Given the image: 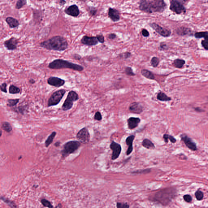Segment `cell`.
Wrapping results in <instances>:
<instances>
[{"mask_svg":"<svg viewBox=\"0 0 208 208\" xmlns=\"http://www.w3.org/2000/svg\"><path fill=\"white\" fill-rule=\"evenodd\" d=\"M18 44L19 41L18 39L15 37H12L5 41L3 45L8 50L14 51L17 49Z\"/></svg>","mask_w":208,"mask_h":208,"instance_id":"obj_15","label":"cell"},{"mask_svg":"<svg viewBox=\"0 0 208 208\" xmlns=\"http://www.w3.org/2000/svg\"><path fill=\"white\" fill-rule=\"evenodd\" d=\"M129 110L131 113L139 114L143 112V107L140 103L135 102L130 104Z\"/></svg>","mask_w":208,"mask_h":208,"instance_id":"obj_18","label":"cell"},{"mask_svg":"<svg viewBox=\"0 0 208 208\" xmlns=\"http://www.w3.org/2000/svg\"><path fill=\"white\" fill-rule=\"evenodd\" d=\"M94 118L97 121H101L102 119L101 113L100 112H96L94 116Z\"/></svg>","mask_w":208,"mask_h":208,"instance_id":"obj_43","label":"cell"},{"mask_svg":"<svg viewBox=\"0 0 208 208\" xmlns=\"http://www.w3.org/2000/svg\"><path fill=\"white\" fill-rule=\"evenodd\" d=\"M41 203L43 204L44 207L49 208H53V206L52 205L51 203L45 199H43L41 200Z\"/></svg>","mask_w":208,"mask_h":208,"instance_id":"obj_36","label":"cell"},{"mask_svg":"<svg viewBox=\"0 0 208 208\" xmlns=\"http://www.w3.org/2000/svg\"><path fill=\"white\" fill-rule=\"evenodd\" d=\"M19 100L17 99H9L8 100V104L7 105L9 107H12L16 105L19 102Z\"/></svg>","mask_w":208,"mask_h":208,"instance_id":"obj_40","label":"cell"},{"mask_svg":"<svg viewBox=\"0 0 208 208\" xmlns=\"http://www.w3.org/2000/svg\"><path fill=\"white\" fill-rule=\"evenodd\" d=\"M195 110L197 112H204V110H203V109H201L200 107H196V108H195Z\"/></svg>","mask_w":208,"mask_h":208,"instance_id":"obj_52","label":"cell"},{"mask_svg":"<svg viewBox=\"0 0 208 208\" xmlns=\"http://www.w3.org/2000/svg\"><path fill=\"white\" fill-rule=\"evenodd\" d=\"M96 37L97 38L99 43H101V44H103L104 43V37L102 34H99L97 35Z\"/></svg>","mask_w":208,"mask_h":208,"instance_id":"obj_45","label":"cell"},{"mask_svg":"<svg viewBox=\"0 0 208 208\" xmlns=\"http://www.w3.org/2000/svg\"><path fill=\"white\" fill-rule=\"evenodd\" d=\"M169 49L168 46L167 45L166 43L164 42H161L160 43L159 49L161 51H165L168 50Z\"/></svg>","mask_w":208,"mask_h":208,"instance_id":"obj_39","label":"cell"},{"mask_svg":"<svg viewBox=\"0 0 208 208\" xmlns=\"http://www.w3.org/2000/svg\"><path fill=\"white\" fill-rule=\"evenodd\" d=\"M142 35L144 37H148L150 36V33L146 29H142Z\"/></svg>","mask_w":208,"mask_h":208,"instance_id":"obj_47","label":"cell"},{"mask_svg":"<svg viewBox=\"0 0 208 208\" xmlns=\"http://www.w3.org/2000/svg\"><path fill=\"white\" fill-rule=\"evenodd\" d=\"M138 4L141 11L148 13H163L167 7L163 0H141Z\"/></svg>","mask_w":208,"mask_h":208,"instance_id":"obj_1","label":"cell"},{"mask_svg":"<svg viewBox=\"0 0 208 208\" xmlns=\"http://www.w3.org/2000/svg\"><path fill=\"white\" fill-rule=\"evenodd\" d=\"M87 10H88L89 15L91 16H95L97 13L98 11L96 7L90 6L88 7Z\"/></svg>","mask_w":208,"mask_h":208,"instance_id":"obj_31","label":"cell"},{"mask_svg":"<svg viewBox=\"0 0 208 208\" xmlns=\"http://www.w3.org/2000/svg\"><path fill=\"white\" fill-rule=\"evenodd\" d=\"M7 85L5 83H3L2 84H1L0 85V89H1V91L5 93H7Z\"/></svg>","mask_w":208,"mask_h":208,"instance_id":"obj_48","label":"cell"},{"mask_svg":"<svg viewBox=\"0 0 208 208\" xmlns=\"http://www.w3.org/2000/svg\"><path fill=\"white\" fill-rule=\"evenodd\" d=\"M141 73L143 76H144L146 78L150 80H154L155 78V76L154 74L149 70L143 69L141 70Z\"/></svg>","mask_w":208,"mask_h":208,"instance_id":"obj_22","label":"cell"},{"mask_svg":"<svg viewBox=\"0 0 208 208\" xmlns=\"http://www.w3.org/2000/svg\"><path fill=\"white\" fill-rule=\"evenodd\" d=\"M2 128L5 131L9 133L11 132L12 130V127H11V125L9 123L7 122H4L2 124Z\"/></svg>","mask_w":208,"mask_h":208,"instance_id":"obj_34","label":"cell"},{"mask_svg":"<svg viewBox=\"0 0 208 208\" xmlns=\"http://www.w3.org/2000/svg\"><path fill=\"white\" fill-rule=\"evenodd\" d=\"M29 82L31 84H34L35 83V80H34L33 79H32V78H31V79L29 80Z\"/></svg>","mask_w":208,"mask_h":208,"instance_id":"obj_54","label":"cell"},{"mask_svg":"<svg viewBox=\"0 0 208 208\" xmlns=\"http://www.w3.org/2000/svg\"><path fill=\"white\" fill-rule=\"evenodd\" d=\"M201 44L203 48L205 49L206 51L208 50V40L204 39V40H202L201 41Z\"/></svg>","mask_w":208,"mask_h":208,"instance_id":"obj_42","label":"cell"},{"mask_svg":"<svg viewBox=\"0 0 208 208\" xmlns=\"http://www.w3.org/2000/svg\"><path fill=\"white\" fill-rule=\"evenodd\" d=\"M149 25L152 29H154L157 33L163 37H169L171 35V31L170 30L164 28L156 23H150Z\"/></svg>","mask_w":208,"mask_h":208,"instance_id":"obj_9","label":"cell"},{"mask_svg":"<svg viewBox=\"0 0 208 208\" xmlns=\"http://www.w3.org/2000/svg\"><path fill=\"white\" fill-rule=\"evenodd\" d=\"M116 35L114 33H110L108 35V38L110 40H114V39H116Z\"/></svg>","mask_w":208,"mask_h":208,"instance_id":"obj_49","label":"cell"},{"mask_svg":"<svg viewBox=\"0 0 208 208\" xmlns=\"http://www.w3.org/2000/svg\"><path fill=\"white\" fill-rule=\"evenodd\" d=\"M2 135V131H0V137H1V136Z\"/></svg>","mask_w":208,"mask_h":208,"instance_id":"obj_55","label":"cell"},{"mask_svg":"<svg viewBox=\"0 0 208 208\" xmlns=\"http://www.w3.org/2000/svg\"><path fill=\"white\" fill-rule=\"evenodd\" d=\"M27 3V1L26 0H19L16 3L15 7L17 9H21L24 6L26 5Z\"/></svg>","mask_w":208,"mask_h":208,"instance_id":"obj_32","label":"cell"},{"mask_svg":"<svg viewBox=\"0 0 208 208\" xmlns=\"http://www.w3.org/2000/svg\"><path fill=\"white\" fill-rule=\"evenodd\" d=\"M126 74L129 76H136V74L133 71V69L131 67H126L124 71Z\"/></svg>","mask_w":208,"mask_h":208,"instance_id":"obj_35","label":"cell"},{"mask_svg":"<svg viewBox=\"0 0 208 208\" xmlns=\"http://www.w3.org/2000/svg\"><path fill=\"white\" fill-rule=\"evenodd\" d=\"M159 59L157 57V56H153V57H152V59H151V61H150V64H151V66L153 68H157L159 66Z\"/></svg>","mask_w":208,"mask_h":208,"instance_id":"obj_29","label":"cell"},{"mask_svg":"<svg viewBox=\"0 0 208 208\" xmlns=\"http://www.w3.org/2000/svg\"><path fill=\"white\" fill-rule=\"evenodd\" d=\"M64 12L68 16L74 18H77L80 14V10L77 5L75 4L69 6L65 8Z\"/></svg>","mask_w":208,"mask_h":208,"instance_id":"obj_12","label":"cell"},{"mask_svg":"<svg viewBox=\"0 0 208 208\" xmlns=\"http://www.w3.org/2000/svg\"><path fill=\"white\" fill-rule=\"evenodd\" d=\"M47 83L50 86L60 88L65 84V80L58 77L51 76L47 79Z\"/></svg>","mask_w":208,"mask_h":208,"instance_id":"obj_14","label":"cell"},{"mask_svg":"<svg viewBox=\"0 0 208 208\" xmlns=\"http://www.w3.org/2000/svg\"><path fill=\"white\" fill-rule=\"evenodd\" d=\"M80 142L76 140L70 141L66 143L63 146V149L61 152L62 157L66 158L74 153L80 147Z\"/></svg>","mask_w":208,"mask_h":208,"instance_id":"obj_4","label":"cell"},{"mask_svg":"<svg viewBox=\"0 0 208 208\" xmlns=\"http://www.w3.org/2000/svg\"><path fill=\"white\" fill-rule=\"evenodd\" d=\"M40 46L41 47L48 50L61 52L68 49V44L65 37L56 35L40 43Z\"/></svg>","mask_w":208,"mask_h":208,"instance_id":"obj_2","label":"cell"},{"mask_svg":"<svg viewBox=\"0 0 208 208\" xmlns=\"http://www.w3.org/2000/svg\"><path fill=\"white\" fill-rule=\"evenodd\" d=\"M1 199L5 202V203L7 204L8 205L10 206L12 208H16V205L13 202L11 201V200H9L6 198H5L4 197H1Z\"/></svg>","mask_w":208,"mask_h":208,"instance_id":"obj_37","label":"cell"},{"mask_svg":"<svg viewBox=\"0 0 208 208\" xmlns=\"http://www.w3.org/2000/svg\"><path fill=\"white\" fill-rule=\"evenodd\" d=\"M184 1L171 0L170 1L169 9L176 14H185L186 12V8L184 5Z\"/></svg>","mask_w":208,"mask_h":208,"instance_id":"obj_6","label":"cell"},{"mask_svg":"<svg viewBox=\"0 0 208 208\" xmlns=\"http://www.w3.org/2000/svg\"><path fill=\"white\" fill-rule=\"evenodd\" d=\"M73 57L74 59L77 60H80L81 59V56L79 54H74Z\"/></svg>","mask_w":208,"mask_h":208,"instance_id":"obj_50","label":"cell"},{"mask_svg":"<svg viewBox=\"0 0 208 208\" xmlns=\"http://www.w3.org/2000/svg\"><path fill=\"white\" fill-rule=\"evenodd\" d=\"M195 198L197 200L201 201L203 200V198H204V193L202 191L198 189L195 193Z\"/></svg>","mask_w":208,"mask_h":208,"instance_id":"obj_33","label":"cell"},{"mask_svg":"<svg viewBox=\"0 0 208 208\" xmlns=\"http://www.w3.org/2000/svg\"><path fill=\"white\" fill-rule=\"evenodd\" d=\"M76 138L79 142L83 144H87L90 140V135L88 128L84 127L80 129L76 134Z\"/></svg>","mask_w":208,"mask_h":208,"instance_id":"obj_8","label":"cell"},{"mask_svg":"<svg viewBox=\"0 0 208 208\" xmlns=\"http://www.w3.org/2000/svg\"><path fill=\"white\" fill-rule=\"evenodd\" d=\"M181 140L189 149L193 151H197V148L196 144L186 134H182L180 136Z\"/></svg>","mask_w":208,"mask_h":208,"instance_id":"obj_10","label":"cell"},{"mask_svg":"<svg viewBox=\"0 0 208 208\" xmlns=\"http://www.w3.org/2000/svg\"><path fill=\"white\" fill-rule=\"evenodd\" d=\"M21 92L20 88L14 85H11L9 88V93L11 94H19Z\"/></svg>","mask_w":208,"mask_h":208,"instance_id":"obj_30","label":"cell"},{"mask_svg":"<svg viewBox=\"0 0 208 208\" xmlns=\"http://www.w3.org/2000/svg\"><path fill=\"white\" fill-rule=\"evenodd\" d=\"M194 37L196 39H200V38H204V39L208 40V32L207 31H200L195 33L194 34Z\"/></svg>","mask_w":208,"mask_h":208,"instance_id":"obj_26","label":"cell"},{"mask_svg":"<svg viewBox=\"0 0 208 208\" xmlns=\"http://www.w3.org/2000/svg\"><path fill=\"white\" fill-rule=\"evenodd\" d=\"M186 61L184 59L177 58L173 61V65L175 68H177L182 69Z\"/></svg>","mask_w":208,"mask_h":208,"instance_id":"obj_25","label":"cell"},{"mask_svg":"<svg viewBox=\"0 0 208 208\" xmlns=\"http://www.w3.org/2000/svg\"><path fill=\"white\" fill-rule=\"evenodd\" d=\"M80 42L83 45L89 47L96 46L98 45L99 42L96 36H88L84 35L80 40Z\"/></svg>","mask_w":208,"mask_h":208,"instance_id":"obj_13","label":"cell"},{"mask_svg":"<svg viewBox=\"0 0 208 208\" xmlns=\"http://www.w3.org/2000/svg\"><path fill=\"white\" fill-rule=\"evenodd\" d=\"M157 98L158 100L162 102L170 101L171 100V98L169 97L163 92H160L157 95Z\"/></svg>","mask_w":208,"mask_h":208,"instance_id":"obj_24","label":"cell"},{"mask_svg":"<svg viewBox=\"0 0 208 208\" xmlns=\"http://www.w3.org/2000/svg\"><path fill=\"white\" fill-rule=\"evenodd\" d=\"M5 21L9 26L10 28L13 29L17 27L20 25L19 21L16 19L11 17H7L5 19Z\"/></svg>","mask_w":208,"mask_h":208,"instance_id":"obj_21","label":"cell"},{"mask_svg":"<svg viewBox=\"0 0 208 208\" xmlns=\"http://www.w3.org/2000/svg\"><path fill=\"white\" fill-rule=\"evenodd\" d=\"M131 55H132V54H131V52H125L120 54L118 55V56L120 58L127 59L128 58H130Z\"/></svg>","mask_w":208,"mask_h":208,"instance_id":"obj_38","label":"cell"},{"mask_svg":"<svg viewBox=\"0 0 208 208\" xmlns=\"http://www.w3.org/2000/svg\"><path fill=\"white\" fill-rule=\"evenodd\" d=\"M150 171V169H144V170H138V171H134L132 172L133 173H149Z\"/></svg>","mask_w":208,"mask_h":208,"instance_id":"obj_46","label":"cell"},{"mask_svg":"<svg viewBox=\"0 0 208 208\" xmlns=\"http://www.w3.org/2000/svg\"><path fill=\"white\" fill-rule=\"evenodd\" d=\"M108 17L114 22L119 21L120 16L119 11L116 9L109 7L108 11Z\"/></svg>","mask_w":208,"mask_h":208,"instance_id":"obj_16","label":"cell"},{"mask_svg":"<svg viewBox=\"0 0 208 208\" xmlns=\"http://www.w3.org/2000/svg\"><path fill=\"white\" fill-rule=\"evenodd\" d=\"M163 139L166 143L168 142V140H169L171 143L174 144L176 142V140L173 136L168 134H165L163 136Z\"/></svg>","mask_w":208,"mask_h":208,"instance_id":"obj_28","label":"cell"},{"mask_svg":"<svg viewBox=\"0 0 208 208\" xmlns=\"http://www.w3.org/2000/svg\"><path fill=\"white\" fill-rule=\"evenodd\" d=\"M48 67L51 69L58 70L66 68L78 72L82 71L84 70V68L81 65L60 59H54L50 62L49 64Z\"/></svg>","mask_w":208,"mask_h":208,"instance_id":"obj_3","label":"cell"},{"mask_svg":"<svg viewBox=\"0 0 208 208\" xmlns=\"http://www.w3.org/2000/svg\"><path fill=\"white\" fill-rule=\"evenodd\" d=\"M142 146L146 148L149 150H154L155 148L154 144L149 139H145L142 142Z\"/></svg>","mask_w":208,"mask_h":208,"instance_id":"obj_23","label":"cell"},{"mask_svg":"<svg viewBox=\"0 0 208 208\" xmlns=\"http://www.w3.org/2000/svg\"><path fill=\"white\" fill-rule=\"evenodd\" d=\"M66 93V90L64 89H60L54 92L49 98L48 107L56 106L59 104Z\"/></svg>","mask_w":208,"mask_h":208,"instance_id":"obj_7","label":"cell"},{"mask_svg":"<svg viewBox=\"0 0 208 208\" xmlns=\"http://www.w3.org/2000/svg\"><path fill=\"white\" fill-rule=\"evenodd\" d=\"M176 32L177 35L180 36H192L193 35V31L190 28L185 27H179L176 29Z\"/></svg>","mask_w":208,"mask_h":208,"instance_id":"obj_17","label":"cell"},{"mask_svg":"<svg viewBox=\"0 0 208 208\" xmlns=\"http://www.w3.org/2000/svg\"><path fill=\"white\" fill-rule=\"evenodd\" d=\"M140 122L141 119L139 118H129L127 120L128 128L130 130H133L138 126Z\"/></svg>","mask_w":208,"mask_h":208,"instance_id":"obj_19","label":"cell"},{"mask_svg":"<svg viewBox=\"0 0 208 208\" xmlns=\"http://www.w3.org/2000/svg\"><path fill=\"white\" fill-rule=\"evenodd\" d=\"M183 198L184 200L187 203H190L192 200V197L189 194H186L184 195Z\"/></svg>","mask_w":208,"mask_h":208,"instance_id":"obj_44","label":"cell"},{"mask_svg":"<svg viewBox=\"0 0 208 208\" xmlns=\"http://www.w3.org/2000/svg\"><path fill=\"white\" fill-rule=\"evenodd\" d=\"M110 148L112 151V159H116L119 157L121 152V146L114 141H112L110 145Z\"/></svg>","mask_w":208,"mask_h":208,"instance_id":"obj_11","label":"cell"},{"mask_svg":"<svg viewBox=\"0 0 208 208\" xmlns=\"http://www.w3.org/2000/svg\"><path fill=\"white\" fill-rule=\"evenodd\" d=\"M66 3V1L64 0H61V1H59V4L61 6H63L65 5Z\"/></svg>","mask_w":208,"mask_h":208,"instance_id":"obj_51","label":"cell"},{"mask_svg":"<svg viewBox=\"0 0 208 208\" xmlns=\"http://www.w3.org/2000/svg\"><path fill=\"white\" fill-rule=\"evenodd\" d=\"M54 146H56V147H59L60 145V142H57L54 144Z\"/></svg>","mask_w":208,"mask_h":208,"instance_id":"obj_53","label":"cell"},{"mask_svg":"<svg viewBox=\"0 0 208 208\" xmlns=\"http://www.w3.org/2000/svg\"><path fill=\"white\" fill-rule=\"evenodd\" d=\"M116 207L117 208H129L130 207L129 205L126 203H117Z\"/></svg>","mask_w":208,"mask_h":208,"instance_id":"obj_41","label":"cell"},{"mask_svg":"<svg viewBox=\"0 0 208 208\" xmlns=\"http://www.w3.org/2000/svg\"><path fill=\"white\" fill-rule=\"evenodd\" d=\"M56 135V133L55 131H54L52 133V134L49 136L47 140H46L45 144L46 147L48 148L53 141L54 139L55 138Z\"/></svg>","mask_w":208,"mask_h":208,"instance_id":"obj_27","label":"cell"},{"mask_svg":"<svg viewBox=\"0 0 208 208\" xmlns=\"http://www.w3.org/2000/svg\"><path fill=\"white\" fill-rule=\"evenodd\" d=\"M0 199H1V198H0Z\"/></svg>","mask_w":208,"mask_h":208,"instance_id":"obj_56","label":"cell"},{"mask_svg":"<svg viewBox=\"0 0 208 208\" xmlns=\"http://www.w3.org/2000/svg\"><path fill=\"white\" fill-rule=\"evenodd\" d=\"M79 99L78 94L75 91H70L68 94L62 106V110L67 111L71 109L73 106L74 102Z\"/></svg>","mask_w":208,"mask_h":208,"instance_id":"obj_5","label":"cell"},{"mask_svg":"<svg viewBox=\"0 0 208 208\" xmlns=\"http://www.w3.org/2000/svg\"><path fill=\"white\" fill-rule=\"evenodd\" d=\"M135 138V136L134 135H131L128 136L126 140V145L128 146V149L126 150V155L128 156L132 153L133 151V142L134 139Z\"/></svg>","mask_w":208,"mask_h":208,"instance_id":"obj_20","label":"cell"}]
</instances>
